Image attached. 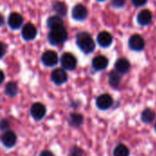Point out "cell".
<instances>
[{"instance_id": "6da1fadb", "label": "cell", "mask_w": 156, "mask_h": 156, "mask_svg": "<svg viewBox=\"0 0 156 156\" xmlns=\"http://www.w3.org/2000/svg\"><path fill=\"white\" fill-rule=\"evenodd\" d=\"M76 44L79 48L85 54H90L95 49V41L87 32H80L76 37Z\"/></svg>"}, {"instance_id": "7a4b0ae2", "label": "cell", "mask_w": 156, "mask_h": 156, "mask_svg": "<svg viewBox=\"0 0 156 156\" xmlns=\"http://www.w3.org/2000/svg\"><path fill=\"white\" fill-rule=\"evenodd\" d=\"M68 37V32L66 28L62 27H58L56 28L50 29V32L48 36V40L51 45H60L66 41Z\"/></svg>"}, {"instance_id": "3957f363", "label": "cell", "mask_w": 156, "mask_h": 156, "mask_svg": "<svg viewBox=\"0 0 156 156\" xmlns=\"http://www.w3.org/2000/svg\"><path fill=\"white\" fill-rule=\"evenodd\" d=\"M129 48L136 52H140L144 49L145 47V40L144 37H142L140 34H133L130 37L128 41Z\"/></svg>"}, {"instance_id": "277c9868", "label": "cell", "mask_w": 156, "mask_h": 156, "mask_svg": "<svg viewBox=\"0 0 156 156\" xmlns=\"http://www.w3.org/2000/svg\"><path fill=\"white\" fill-rule=\"evenodd\" d=\"M60 63L63 69L73 70L77 67V58L71 53H64L60 58Z\"/></svg>"}, {"instance_id": "5b68a950", "label": "cell", "mask_w": 156, "mask_h": 156, "mask_svg": "<svg viewBox=\"0 0 156 156\" xmlns=\"http://www.w3.org/2000/svg\"><path fill=\"white\" fill-rule=\"evenodd\" d=\"M113 103V100L112 98L111 95L104 93V94H101L97 99H96V106L102 111L108 110L112 107Z\"/></svg>"}, {"instance_id": "8992f818", "label": "cell", "mask_w": 156, "mask_h": 156, "mask_svg": "<svg viewBox=\"0 0 156 156\" xmlns=\"http://www.w3.org/2000/svg\"><path fill=\"white\" fill-rule=\"evenodd\" d=\"M71 15L73 19L77 21H83L88 16V9L86 8L85 5L81 4H78L73 7L71 11Z\"/></svg>"}, {"instance_id": "52a82bcc", "label": "cell", "mask_w": 156, "mask_h": 156, "mask_svg": "<svg viewBox=\"0 0 156 156\" xmlns=\"http://www.w3.org/2000/svg\"><path fill=\"white\" fill-rule=\"evenodd\" d=\"M41 60H42V63L45 66L52 67V66H55L58 63V54L55 51L47 50L46 52L43 53V55L41 57Z\"/></svg>"}, {"instance_id": "ba28073f", "label": "cell", "mask_w": 156, "mask_h": 156, "mask_svg": "<svg viewBox=\"0 0 156 156\" xmlns=\"http://www.w3.org/2000/svg\"><path fill=\"white\" fill-rule=\"evenodd\" d=\"M97 42L101 48H109L113 42V37L108 31H101L97 36Z\"/></svg>"}, {"instance_id": "9c48e42d", "label": "cell", "mask_w": 156, "mask_h": 156, "mask_svg": "<svg viewBox=\"0 0 156 156\" xmlns=\"http://www.w3.org/2000/svg\"><path fill=\"white\" fill-rule=\"evenodd\" d=\"M30 113H31V116L36 121H40L46 115V107L42 103H40V102L34 103L31 106Z\"/></svg>"}, {"instance_id": "30bf717a", "label": "cell", "mask_w": 156, "mask_h": 156, "mask_svg": "<svg viewBox=\"0 0 156 156\" xmlns=\"http://www.w3.org/2000/svg\"><path fill=\"white\" fill-rule=\"evenodd\" d=\"M91 65H92V68L95 70L101 71V70H104L108 67L109 59L105 56L99 55V56H96V57L93 58V59L91 61Z\"/></svg>"}, {"instance_id": "8fae6325", "label": "cell", "mask_w": 156, "mask_h": 156, "mask_svg": "<svg viewBox=\"0 0 156 156\" xmlns=\"http://www.w3.org/2000/svg\"><path fill=\"white\" fill-rule=\"evenodd\" d=\"M68 80V75L63 69H56L51 73V80L57 85H62Z\"/></svg>"}, {"instance_id": "7c38bea8", "label": "cell", "mask_w": 156, "mask_h": 156, "mask_svg": "<svg viewBox=\"0 0 156 156\" xmlns=\"http://www.w3.org/2000/svg\"><path fill=\"white\" fill-rule=\"evenodd\" d=\"M153 19V14L149 9H143L141 10L137 16H136V20L137 23L140 26H147L152 22Z\"/></svg>"}, {"instance_id": "4fadbf2b", "label": "cell", "mask_w": 156, "mask_h": 156, "mask_svg": "<svg viewBox=\"0 0 156 156\" xmlns=\"http://www.w3.org/2000/svg\"><path fill=\"white\" fill-rule=\"evenodd\" d=\"M37 33V31L36 27L31 23H27L23 27L21 35L25 40H32L36 37Z\"/></svg>"}, {"instance_id": "5bb4252c", "label": "cell", "mask_w": 156, "mask_h": 156, "mask_svg": "<svg viewBox=\"0 0 156 156\" xmlns=\"http://www.w3.org/2000/svg\"><path fill=\"white\" fill-rule=\"evenodd\" d=\"M131 69L130 61L125 58H120L115 62V70L120 74H126Z\"/></svg>"}, {"instance_id": "9a60e30c", "label": "cell", "mask_w": 156, "mask_h": 156, "mask_svg": "<svg viewBox=\"0 0 156 156\" xmlns=\"http://www.w3.org/2000/svg\"><path fill=\"white\" fill-rule=\"evenodd\" d=\"M1 141L2 144L7 147V148H11L13 147L16 143V135L14 132L12 131H6L1 137Z\"/></svg>"}, {"instance_id": "2e32d148", "label": "cell", "mask_w": 156, "mask_h": 156, "mask_svg": "<svg viewBox=\"0 0 156 156\" xmlns=\"http://www.w3.org/2000/svg\"><path fill=\"white\" fill-rule=\"evenodd\" d=\"M7 23L12 29H17L23 24V17L18 13H11L8 16Z\"/></svg>"}, {"instance_id": "e0dca14e", "label": "cell", "mask_w": 156, "mask_h": 156, "mask_svg": "<svg viewBox=\"0 0 156 156\" xmlns=\"http://www.w3.org/2000/svg\"><path fill=\"white\" fill-rule=\"evenodd\" d=\"M122 81V74L116 70H112L109 74V83L112 88H117Z\"/></svg>"}, {"instance_id": "ac0fdd59", "label": "cell", "mask_w": 156, "mask_h": 156, "mask_svg": "<svg viewBox=\"0 0 156 156\" xmlns=\"http://www.w3.org/2000/svg\"><path fill=\"white\" fill-rule=\"evenodd\" d=\"M48 27L52 29V28H56L58 27H62L63 26V20L60 17V16H52L50 17H48V21H47Z\"/></svg>"}, {"instance_id": "d6986e66", "label": "cell", "mask_w": 156, "mask_h": 156, "mask_svg": "<svg viewBox=\"0 0 156 156\" xmlns=\"http://www.w3.org/2000/svg\"><path fill=\"white\" fill-rule=\"evenodd\" d=\"M154 118H155V114H154V111L151 109H145L144 111H143V112L141 114V119L145 123L152 122L154 120Z\"/></svg>"}, {"instance_id": "ffe728a7", "label": "cell", "mask_w": 156, "mask_h": 156, "mask_svg": "<svg viewBox=\"0 0 156 156\" xmlns=\"http://www.w3.org/2000/svg\"><path fill=\"white\" fill-rule=\"evenodd\" d=\"M130 151L124 144H119L113 151V156H129Z\"/></svg>"}, {"instance_id": "44dd1931", "label": "cell", "mask_w": 156, "mask_h": 156, "mask_svg": "<svg viewBox=\"0 0 156 156\" xmlns=\"http://www.w3.org/2000/svg\"><path fill=\"white\" fill-rule=\"evenodd\" d=\"M53 9L58 16H65L67 14V6L63 2H56L53 4Z\"/></svg>"}, {"instance_id": "7402d4cb", "label": "cell", "mask_w": 156, "mask_h": 156, "mask_svg": "<svg viewBox=\"0 0 156 156\" xmlns=\"http://www.w3.org/2000/svg\"><path fill=\"white\" fill-rule=\"evenodd\" d=\"M17 93V85L15 82H9L5 86V94L9 97H14Z\"/></svg>"}, {"instance_id": "603a6c76", "label": "cell", "mask_w": 156, "mask_h": 156, "mask_svg": "<svg viewBox=\"0 0 156 156\" xmlns=\"http://www.w3.org/2000/svg\"><path fill=\"white\" fill-rule=\"evenodd\" d=\"M70 122H71V124L74 125V126H80L82 122H83V118L80 114H77V113H74L70 116Z\"/></svg>"}, {"instance_id": "cb8c5ba5", "label": "cell", "mask_w": 156, "mask_h": 156, "mask_svg": "<svg viewBox=\"0 0 156 156\" xmlns=\"http://www.w3.org/2000/svg\"><path fill=\"white\" fill-rule=\"evenodd\" d=\"M127 0H112L111 5L114 7V8H122L125 5Z\"/></svg>"}, {"instance_id": "d4e9b609", "label": "cell", "mask_w": 156, "mask_h": 156, "mask_svg": "<svg viewBox=\"0 0 156 156\" xmlns=\"http://www.w3.org/2000/svg\"><path fill=\"white\" fill-rule=\"evenodd\" d=\"M132 1V3H133V5H134V6H143V5H144L146 3H147V1L148 0H131Z\"/></svg>"}, {"instance_id": "484cf974", "label": "cell", "mask_w": 156, "mask_h": 156, "mask_svg": "<svg viewBox=\"0 0 156 156\" xmlns=\"http://www.w3.org/2000/svg\"><path fill=\"white\" fill-rule=\"evenodd\" d=\"M81 154H82V151L80 148L75 147L71 151V156H81Z\"/></svg>"}, {"instance_id": "4316f807", "label": "cell", "mask_w": 156, "mask_h": 156, "mask_svg": "<svg viewBox=\"0 0 156 156\" xmlns=\"http://www.w3.org/2000/svg\"><path fill=\"white\" fill-rule=\"evenodd\" d=\"M6 52V46L4 43H0V58H2Z\"/></svg>"}, {"instance_id": "83f0119b", "label": "cell", "mask_w": 156, "mask_h": 156, "mask_svg": "<svg viewBox=\"0 0 156 156\" xmlns=\"http://www.w3.org/2000/svg\"><path fill=\"white\" fill-rule=\"evenodd\" d=\"M9 126V123L6 120L0 121V130H6Z\"/></svg>"}, {"instance_id": "f1b7e54d", "label": "cell", "mask_w": 156, "mask_h": 156, "mask_svg": "<svg viewBox=\"0 0 156 156\" xmlns=\"http://www.w3.org/2000/svg\"><path fill=\"white\" fill-rule=\"evenodd\" d=\"M39 156H54V154L51 152H49V151H44V152H42L40 154Z\"/></svg>"}, {"instance_id": "f546056e", "label": "cell", "mask_w": 156, "mask_h": 156, "mask_svg": "<svg viewBox=\"0 0 156 156\" xmlns=\"http://www.w3.org/2000/svg\"><path fill=\"white\" fill-rule=\"evenodd\" d=\"M4 80H5V75H4L3 71L0 70V84L4 81Z\"/></svg>"}, {"instance_id": "4dcf8cb0", "label": "cell", "mask_w": 156, "mask_h": 156, "mask_svg": "<svg viewBox=\"0 0 156 156\" xmlns=\"http://www.w3.org/2000/svg\"><path fill=\"white\" fill-rule=\"evenodd\" d=\"M4 24V17H3V16L0 14V26H2Z\"/></svg>"}, {"instance_id": "1f68e13d", "label": "cell", "mask_w": 156, "mask_h": 156, "mask_svg": "<svg viewBox=\"0 0 156 156\" xmlns=\"http://www.w3.org/2000/svg\"><path fill=\"white\" fill-rule=\"evenodd\" d=\"M97 1H99V2H103V1H105V0H97Z\"/></svg>"}, {"instance_id": "d6a6232c", "label": "cell", "mask_w": 156, "mask_h": 156, "mask_svg": "<svg viewBox=\"0 0 156 156\" xmlns=\"http://www.w3.org/2000/svg\"><path fill=\"white\" fill-rule=\"evenodd\" d=\"M155 132H156V124H155Z\"/></svg>"}]
</instances>
